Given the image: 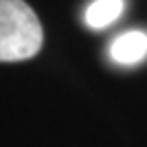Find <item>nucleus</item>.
I'll return each instance as SVG.
<instances>
[{"label":"nucleus","instance_id":"obj_1","mask_svg":"<svg viewBox=\"0 0 147 147\" xmlns=\"http://www.w3.org/2000/svg\"><path fill=\"white\" fill-rule=\"evenodd\" d=\"M43 27L25 0H0V61H25L39 53Z\"/></svg>","mask_w":147,"mask_h":147},{"label":"nucleus","instance_id":"obj_2","mask_svg":"<svg viewBox=\"0 0 147 147\" xmlns=\"http://www.w3.org/2000/svg\"><path fill=\"white\" fill-rule=\"evenodd\" d=\"M110 59L119 65H135L147 57V33L127 31L110 43Z\"/></svg>","mask_w":147,"mask_h":147},{"label":"nucleus","instance_id":"obj_3","mask_svg":"<svg viewBox=\"0 0 147 147\" xmlns=\"http://www.w3.org/2000/svg\"><path fill=\"white\" fill-rule=\"evenodd\" d=\"M125 10V0H94L84 12V23L90 29H104L115 23Z\"/></svg>","mask_w":147,"mask_h":147}]
</instances>
